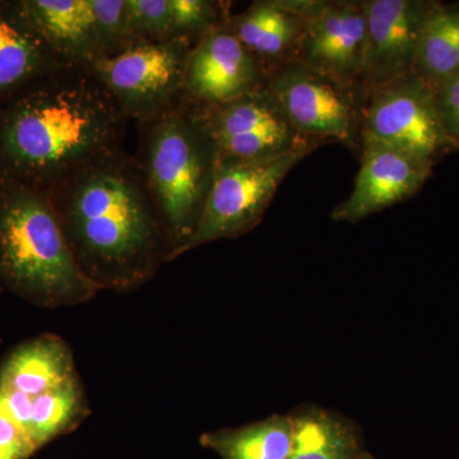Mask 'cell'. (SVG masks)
<instances>
[{"label": "cell", "instance_id": "cell-1", "mask_svg": "<svg viewBox=\"0 0 459 459\" xmlns=\"http://www.w3.org/2000/svg\"><path fill=\"white\" fill-rule=\"evenodd\" d=\"M66 243L101 291H133L170 262L172 246L134 156L105 153L48 189Z\"/></svg>", "mask_w": 459, "mask_h": 459}, {"label": "cell", "instance_id": "cell-2", "mask_svg": "<svg viewBox=\"0 0 459 459\" xmlns=\"http://www.w3.org/2000/svg\"><path fill=\"white\" fill-rule=\"evenodd\" d=\"M128 120L91 66L57 69L0 105V177L48 190L123 147Z\"/></svg>", "mask_w": 459, "mask_h": 459}, {"label": "cell", "instance_id": "cell-3", "mask_svg": "<svg viewBox=\"0 0 459 459\" xmlns=\"http://www.w3.org/2000/svg\"><path fill=\"white\" fill-rule=\"evenodd\" d=\"M0 281L48 309L87 303L101 291L75 261L48 190L2 177Z\"/></svg>", "mask_w": 459, "mask_h": 459}, {"label": "cell", "instance_id": "cell-4", "mask_svg": "<svg viewBox=\"0 0 459 459\" xmlns=\"http://www.w3.org/2000/svg\"><path fill=\"white\" fill-rule=\"evenodd\" d=\"M138 124L134 157L170 238V262L195 234L219 164L198 108L181 99Z\"/></svg>", "mask_w": 459, "mask_h": 459}, {"label": "cell", "instance_id": "cell-5", "mask_svg": "<svg viewBox=\"0 0 459 459\" xmlns=\"http://www.w3.org/2000/svg\"><path fill=\"white\" fill-rule=\"evenodd\" d=\"M318 147L313 144L261 161H219L197 229L178 258L212 241L252 231L290 171Z\"/></svg>", "mask_w": 459, "mask_h": 459}, {"label": "cell", "instance_id": "cell-6", "mask_svg": "<svg viewBox=\"0 0 459 459\" xmlns=\"http://www.w3.org/2000/svg\"><path fill=\"white\" fill-rule=\"evenodd\" d=\"M265 89L301 137L320 143L338 141L350 147L360 137L364 90L296 60L268 72Z\"/></svg>", "mask_w": 459, "mask_h": 459}, {"label": "cell", "instance_id": "cell-7", "mask_svg": "<svg viewBox=\"0 0 459 459\" xmlns=\"http://www.w3.org/2000/svg\"><path fill=\"white\" fill-rule=\"evenodd\" d=\"M195 41H140L89 65L128 119H150L183 99L186 62Z\"/></svg>", "mask_w": 459, "mask_h": 459}, {"label": "cell", "instance_id": "cell-8", "mask_svg": "<svg viewBox=\"0 0 459 459\" xmlns=\"http://www.w3.org/2000/svg\"><path fill=\"white\" fill-rule=\"evenodd\" d=\"M360 141L385 144L433 166L455 151L437 114L435 91L413 74L367 96Z\"/></svg>", "mask_w": 459, "mask_h": 459}, {"label": "cell", "instance_id": "cell-9", "mask_svg": "<svg viewBox=\"0 0 459 459\" xmlns=\"http://www.w3.org/2000/svg\"><path fill=\"white\" fill-rule=\"evenodd\" d=\"M198 110L219 161H261L313 144L320 146V142L307 140L296 132L265 86Z\"/></svg>", "mask_w": 459, "mask_h": 459}, {"label": "cell", "instance_id": "cell-10", "mask_svg": "<svg viewBox=\"0 0 459 459\" xmlns=\"http://www.w3.org/2000/svg\"><path fill=\"white\" fill-rule=\"evenodd\" d=\"M300 8L305 29L296 62L362 89L368 27L365 0H300Z\"/></svg>", "mask_w": 459, "mask_h": 459}, {"label": "cell", "instance_id": "cell-11", "mask_svg": "<svg viewBox=\"0 0 459 459\" xmlns=\"http://www.w3.org/2000/svg\"><path fill=\"white\" fill-rule=\"evenodd\" d=\"M267 77L264 65L228 26L217 27L190 51L183 99L198 108L216 107L263 89Z\"/></svg>", "mask_w": 459, "mask_h": 459}, {"label": "cell", "instance_id": "cell-12", "mask_svg": "<svg viewBox=\"0 0 459 459\" xmlns=\"http://www.w3.org/2000/svg\"><path fill=\"white\" fill-rule=\"evenodd\" d=\"M431 0H365V95L413 74L422 25Z\"/></svg>", "mask_w": 459, "mask_h": 459}, {"label": "cell", "instance_id": "cell-13", "mask_svg": "<svg viewBox=\"0 0 459 459\" xmlns=\"http://www.w3.org/2000/svg\"><path fill=\"white\" fill-rule=\"evenodd\" d=\"M433 168L395 148L361 141V166L355 186L332 217L338 222H358L406 201L421 190Z\"/></svg>", "mask_w": 459, "mask_h": 459}, {"label": "cell", "instance_id": "cell-14", "mask_svg": "<svg viewBox=\"0 0 459 459\" xmlns=\"http://www.w3.org/2000/svg\"><path fill=\"white\" fill-rule=\"evenodd\" d=\"M69 65L33 29L20 0H0V105Z\"/></svg>", "mask_w": 459, "mask_h": 459}, {"label": "cell", "instance_id": "cell-15", "mask_svg": "<svg viewBox=\"0 0 459 459\" xmlns=\"http://www.w3.org/2000/svg\"><path fill=\"white\" fill-rule=\"evenodd\" d=\"M226 26L271 72L296 60L305 16L300 0H262L243 13L230 17Z\"/></svg>", "mask_w": 459, "mask_h": 459}, {"label": "cell", "instance_id": "cell-16", "mask_svg": "<svg viewBox=\"0 0 459 459\" xmlns=\"http://www.w3.org/2000/svg\"><path fill=\"white\" fill-rule=\"evenodd\" d=\"M33 29L60 59L91 65L101 59L91 0H20Z\"/></svg>", "mask_w": 459, "mask_h": 459}, {"label": "cell", "instance_id": "cell-17", "mask_svg": "<svg viewBox=\"0 0 459 459\" xmlns=\"http://www.w3.org/2000/svg\"><path fill=\"white\" fill-rule=\"evenodd\" d=\"M74 353L56 334L21 343L0 365V386L36 397L77 377Z\"/></svg>", "mask_w": 459, "mask_h": 459}, {"label": "cell", "instance_id": "cell-18", "mask_svg": "<svg viewBox=\"0 0 459 459\" xmlns=\"http://www.w3.org/2000/svg\"><path fill=\"white\" fill-rule=\"evenodd\" d=\"M413 74L433 90L459 74V2H433L425 17Z\"/></svg>", "mask_w": 459, "mask_h": 459}, {"label": "cell", "instance_id": "cell-19", "mask_svg": "<svg viewBox=\"0 0 459 459\" xmlns=\"http://www.w3.org/2000/svg\"><path fill=\"white\" fill-rule=\"evenodd\" d=\"M201 443L222 459H289L291 416H272L247 427L204 434Z\"/></svg>", "mask_w": 459, "mask_h": 459}, {"label": "cell", "instance_id": "cell-20", "mask_svg": "<svg viewBox=\"0 0 459 459\" xmlns=\"http://www.w3.org/2000/svg\"><path fill=\"white\" fill-rule=\"evenodd\" d=\"M289 459H361L355 429L327 411L307 409L291 416Z\"/></svg>", "mask_w": 459, "mask_h": 459}, {"label": "cell", "instance_id": "cell-21", "mask_svg": "<svg viewBox=\"0 0 459 459\" xmlns=\"http://www.w3.org/2000/svg\"><path fill=\"white\" fill-rule=\"evenodd\" d=\"M90 413L80 379L32 397L29 434L38 448L77 428Z\"/></svg>", "mask_w": 459, "mask_h": 459}, {"label": "cell", "instance_id": "cell-22", "mask_svg": "<svg viewBox=\"0 0 459 459\" xmlns=\"http://www.w3.org/2000/svg\"><path fill=\"white\" fill-rule=\"evenodd\" d=\"M171 40L188 39L197 42L205 33L225 26L229 16L223 3L212 0H170Z\"/></svg>", "mask_w": 459, "mask_h": 459}, {"label": "cell", "instance_id": "cell-23", "mask_svg": "<svg viewBox=\"0 0 459 459\" xmlns=\"http://www.w3.org/2000/svg\"><path fill=\"white\" fill-rule=\"evenodd\" d=\"M91 3L102 57L117 56L140 42L133 32L126 0H91Z\"/></svg>", "mask_w": 459, "mask_h": 459}, {"label": "cell", "instance_id": "cell-24", "mask_svg": "<svg viewBox=\"0 0 459 459\" xmlns=\"http://www.w3.org/2000/svg\"><path fill=\"white\" fill-rule=\"evenodd\" d=\"M133 32L140 41L171 40L170 0H126Z\"/></svg>", "mask_w": 459, "mask_h": 459}, {"label": "cell", "instance_id": "cell-25", "mask_svg": "<svg viewBox=\"0 0 459 459\" xmlns=\"http://www.w3.org/2000/svg\"><path fill=\"white\" fill-rule=\"evenodd\" d=\"M435 91L437 114L455 151H459V74Z\"/></svg>", "mask_w": 459, "mask_h": 459}, {"label": "cell", "instance_id": "cell-26", "mask_svg": "<svg viewBox=\"0 0 459 459\" xmlns=\"http://www.w3.org/2000/svg\"><path fill=\"white\" fill-rule=\"evenodd\" d=\"M38 449L25 429L0 415V459H29Z\"/></svg>", "mask_w": 459, "mask_h": 459}, {"label": "cell", "instance_id": "cell-27", "mask_svg": "<svg viewBox=\"0 0 459 459\" xmlns=\"http://www.w3.org/2000/svg\"><path fill=\"white\" fill-rule=\"evenodd\" d=\"M32 397L0 386V415L11 419L29 433L31 421ZM31 437V435H30Z\"/></svg>", "mask_w": 459, "mask_h": 459}, {"label": "cell", "instance_id": "cell-28", "mask_svg": "<svg viewBox=\"0 0 459 459\" xmlns=\"http://www.w3.org/2000/svg\"><path fill=\"white\" fill-rule=\"evenodd\" d=\"M4 291H5L4 287H3L2 281H0V295H2L3 292H4Z\"/></svg>", "mask_w": 459, "mask_h": 459}, {"label": "cell", "instance_id": "cell-29", "mask_svg": "<svg viewBox=\"0 0 459 459\" xmlns=\"http://www.w3.org/2000/svg\"><path fill=\"white\" fill-rule=\"evenodd\" d=\"M361 459H371V458L368 457V455H365V457H361Z\"/></svg>", "mask_w": 459, "mask_h": 459}]
</instances>
